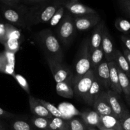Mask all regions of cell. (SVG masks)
<instances>
[{
    "mask_svg": "<svg viewBox=\"0 0 130 130\" xmlns=\"http://www.w3.org/2000/svg\"><path fill=\"white\" fill-rule=\"evenodd\" d=\"M15 53L4 52L0 53V72L14 76L15 75Z\"/></svg>",
    "mask_w": 130,
    "mask_h": 130,
    "instance_id": "cell-12",
    "label": "cell"
},
{
    "mask_svg": "<svg viewBox=\"0 0 130 130\" xmlns=\"http://www.w3.org/2000/svg\"><path fill=\"white\" fill-rule=\"evenodd\" d=\"M91 69L90 58V50H89V39H84L79 52L76 63L75 66V71L73 72L72 83L76 81L87 73Z\"/></svg>",
    "mask_w": 130,
    "mask_h": 130,
    "instance_id": "cell-5",
    "label": "cell"
},
{
    "mask_svg": "<svg viewBox=\"0 0 130 130\" xmlns=\"http://www.w3.org/2000/svg\"><path fill=\"white\" fill-rule=\"evenodd\" d=\"M7 41V29L6 24L0 23V43L5 45Z\"/></svg>",
    "mask_w": 130,
    "mask_h": 130,
    "instance_id": "cell-37",
    "label": "cell"
},
{
    "mask_svg": "<svg viewBox=\"0 0 130 130\" xmlns=\"http://www.w3.org/2000/svg\"><path fill=\"white\" fill-rule=\"evenodd\" d=\"M94 78V71L90 69L87 73L78 79L76 81L72 83L75 95L80 99H84L90 89Z\"/></svg>",
    "mask_w": 130,
    "mask_h": 130,
    "instance_id": "cell-7",
    "label": "cell"
},
{
    "mask_svg": "<svg viewBox=\"0 0 130 130\" xmlns=\"http://www.w3.org/2000/svg\"><path fill=\"white\" fill-rule=\"evenodd\" d=\"M80 117L87 126L98 128L100 125V115L94 110H85L80 113Z\"/></svg>",
    "mask_w": 130,
    "mask_h": 130,
    "instance_id": "cell-19",
    "label": "cell"
},
{
    "mask_svg": "<svg viewBox=\"0 0 130 130\" xmlns=\"http://www.w3.org/2000/svg\"><path fill=\"white\" fill-rule=\"evenodd\" d=\"M29 104L31 112L35 116L42 117L49 119L53 118L52 114L40 102L38 99H36L31 95L29 96Z\"/></svg>",
    "mask_w": 130,
    "mask_h": 130,
    "instance_id": "cell-15",
    "label": "cell"
},
{
    "mask_svg": "<svg viewBox=\"0 0 130 130\" xmlns=\"http://www.w3.org/2000/svg\"><path fill=\"white\" fill-rule=\"evenodd\" d=\"M100 125L108 129L122 130L119 120L113 116H100Z\"/></svg>",
    "mask_w": 130,
    "mask_h": 130,
    "instance_id": "cell-22",
    "label": "cell"
},
{
    "mask_svg": "<svg viewBox=\"0 0 130 130\" xmlns=\"http://www.w3.org/2000/svg\"><path fill=\"white\" fill-rule=\"evenodd\" d=\"M68 130H87V126L84 123L80 118H73L68 120Z\"/></svg>",
    "mask_w": 130,
    "mask_h": 130,
    "instance_id": "cell-29",
    "label": "cell"
},
{
    "mask_svg": "<svg viewBox=\"0 0 130 130\" xmlns=\"http://www.w3.org/2000/svg\"><path fill=\"white\" fill-rule=\"evenodd\" d=\"M121 10L130 18V0H117Z\"/></svg>",
    "mask_w": 130,
    "mask_h": 130,
    "instance_id": "cell-36",
    "label": "cell"
},
{
    "mask_svg": "<svg viewBox=\"0 0 130 130\" xmlns=\"http://www.w3.org/2000/svg\"><path fill=\"white\" fill-rule=\"evenodd\" d=\"M11 128L12 130H35L31 123L19 119L11 122Z\"/></svg>",
    "mask_w": 130,
    "mask_h": 130,
    "instance_id": "cell-31",
    "label": "cell"
},
{
    "mask_svg": "<svg viewBox=\"0 0 130 130\" xmlns=\"http://www.w3.org/2000/svg\"><path fill=\"white\" fill-rule=\"evenodd\" d=\"M6 29H7V39H17L20 40L21 34L19 29H18L15 25L6 23Z\"/></svg>",
    "mask_w": 130,
    "mask_h": 130,
    "instance_id": "cell-33",
    "label": "cell"
},
{
    "mask_svg": "<svg viewBox=\"0 0 130 130\" xmlns=\"http://www.w3.org/2000/svg\"><path fill=\"white\" fill-rule=\"evenodd\" d=\"M65 1L66 0L49 1L29 7L26 17V29H29L33 25L37 24L48 22Z\"/></svg>",
    "mask_w": 130,
    "mask_h": 130,
    "instance_id": "cell-1",
    "label": "cell"
},
{
    "mask_svg": "<svg viewBox=\"0 0 130 130\" xmlns=\"http://www.w3.org/2000/svg\"><path fill=\"white\" fill-rule=\"evenodd\" d=\"M3 4L10 6H15L21 3L20 0H0Z\"/></svg>",
    "mask_w": 130,
    "mask_h": 130,
    "instance_id": "cell-41",
    "label": "cell"
},
{
    "mask_svg": "<svg viewBox=\"0 0 130 130\" xmlns=\"http://www.w3.org/2000/svg\"><path fill=\"white\" fill-rule=\"evenodd\" d=\"M123 54H124V55L126 57V59L127 60V61H128L129 63V65H130V52H129L128 50H127L126 48H124Z\"/></svg>",
    "mask_w": 130,
    "mask_h": 130,
    "instance_id": "cell-42",
    "label": "cell"
},
{
    "mask_svg": "<svg viewBox=\"0 0 130 130\" xmlns=\"http://www.w3.org/2000/svg\"><path fill=\"white\" fill-rule=\"evenodd\" d=\"M105 26V21L101 20V21L94 27L90 39H89L90 52L101 46L102 37H103V32Z\"/></svg>",
    "mask_w": 130,
    "mask_h": 130,
    "instance_id": "cell-16",
    "label": "cell"
},
{
    "mask_svg": "<svg viewBox=\"0 0 130 130\" xmlns=\"http://www.w3.org/2000/svg\"><path fill=\"white\" fill-rule=\"evenodd\" d=\"M94 71L95 77L103 85L104 88L107 89V90H110V71L108 62L106 60L103 61Z\"/></svg>",
    "mask_w": 130,
    "mask_h": 130,
    "instance_id": "cell-14",
    "label": "cell"
},
{
    "mask_svg": "<svg viewBox=\"0 0 130 130\" xmlns=\"http://www.w3.org/2000/svg\"><path fill=\"white\" fill-rule=\"evenodd\" d=\"M110 71V90L117 93L121 95L122 91L119 85L118 71H117V64L114 61L108 62Z\"/></svg>",
    "mask_w": 130,
    "mask_h": 130,
    "instance_id": "cell-18",
    "label": "cell"
},
{
    "mask_svg": "<svg viewBox=\"0 0 130 130\" xmlns=\"http://www.w3.org/2000/svg\"><path fill=\"white\" fill-rule=\"evenodd\" d=\"M104 53L101 47L93 50L90 52V64H91V69L94 70L102 62H103Z\"/></svg>",
    "mask_w": 130,
    "mask_h": 130,
    "instance_id": "cell-24",
    "label": "cell"
},
{
    "mask_svg": "<svg viewBox=\"0 0 130 130\" xmlns=\"http://www.w3.org/2000/svg\"><path fill=\"white\" fill-rule=\"evenodd\" d=\"M73 20L76 30L86 31L95 27L101 21V17L96 13L81 16H73Z\"/></svg>",
    "mask_w": 130,
    "mask_h": 130,
    "instance_id": "cell-8",
    "label": "cell"
},
{
    "mask_svg": "<svg viewBox=\"0 0 130 130\" xmlns=\"http://www.w3.org/2000/svg\"><path fill=\"white\" fill-rule=\"evenodd\" d=\"M125 99H126V102L127 103V104H128V105L130 107V97L125 98Z\"/></svg>",
    "mask_w": 130,
    "mask_h": 130,
    "instance_id": "cell-45",
    "label": "cell"
},
{
    "mask_svg": "<svg viewBox=\"0 0 130 130\" xmlns=\"http://www.w3.org/2000/svg\"><path fill=\"white\" fill-rule=\"evenodd\" d=\"M108 102L115 118L119 120L128 110L121 99V95L112 90H107Z\"/></svg>",
    "mask_w": 130,
    "mask_h": 130,
    "instance_id": "cell-9",
    "label": "cell"
},
{
    "mask_svg": "<svg viewBox=\"0 0 130 130\" xmlns=\"http://www.w3.org/2000/svg\"><path fill=\"white\" fill-rule=\"evenodd\" d=\"M0 20H1V18H0Z\"/></svg>",
    "mask_w": 130,
    "mask_h": 130,
    "instance_id": "cell-49",
    "label": "cell"
},
{
    "mask_svg": "<svg viewBox=\"0 0 130 130\" xmlns=\"http://www.w3.org/2000/svg\"><path fill=\"white\" fill-rule=\"evenodd\" d=\"M73 16L66 11L62 20L56 28V36L64 46H68L73 39L76 33Z\"/></svg>",
    "mask_w": 130,
    "mask_h": 130,
    "instance_id": "cell-4",
    "label": "cell"
},
{
    "mask_svg": "<svg viewBox=\"0 0 130 130\" xmlns=\"http://www.w3.org/2000/svg\"><path fill=\"white\" fill-rule=\"evenodd\" d=\"M29 7L23 4L15 6H10L2 4L1 11L3 17L10 24L26 29V17Z\"/></svg>",
    "mask_w": 130,
    "mask_h": 130,
    "instance_id": "cell-3",
    "label": "cell"
},
{
    "mask_svg": "<svg viewBox=\"0 0 130 130\" xmlns=\"http://www.w3.org/2000/svg\"><path fill=\"white\" fill-rule=\"evenodd\" d=\"M48 130H68V121L66 119L53 117L50 119Z\"/></svg>",
    "mask_w": 130,
    "mask_h": 130,
    "instance_id": "cell-25",
    "label": "cell"
},
{
    "mask_svg": "<svg viewBox=\"0 0 130 130\" xmlns=\"http://www.w3.org/2000/svg\"><path fill=\"white\" fill-rule=\"evenodd\" d=\"M58 1V0H50V1Z\"/></svg>",
    "mask_w": 130,
    "mask_h": 130,
    "instance_id": "cell-47",
    "label": "cell"
},
{
    "mask_svg": "<svg viewBox=\"0 0 130 130\" xmlns=\"http://www.w3.org/2000/svg\"><path fill=\"white\" fill-rule=\"evenodd\" d=\"M31 124L34 129L39 130H48L50 119L33 116L31 119Z\"/></svg>",
    "mask_w": 130,
    "mask_h": 130,
    "instance_id": "cell-26",
    "label": "cell"
},
{
    "mask_svg": "<svg viewBox=\"0 0 130 130\" xmlns=\"http://www.w3.org/2000/svg\"><path fill=\"white\" fill-rule=\"evenodd\" d=\"M36 39L45 52V57L62 62L64 53L56 35L48 29H43L36 34Z\"/></svg>",
    "mask_w": 130,
    "mask_h": 130,
    "instance_id": "cell-2",
    "label": "cell"
},
{
    "mask_svg": "<svg viewBox=\"0 0 130 130\" xmlns=\"http://www.w3.org/2000/svg\"><path fill=\"white\" fill-rule=\"evenodd\" d=\"M66 11V8H65L64 3L57 9V10L56 11V12L55 13L54 15H53V17H52L51 20L48 22L50 25V26L54 27L58 25V24L61 22L62 17H63Z\"/></svg>",
    "mask_w": 130,
    "mask_h": 130,
    "instance_id": "cell-30",
    "label": "cell"
},
{
    "mask_svg": "<svg viewBox=\"0 0 130 130\" xmlns=\"http://www.w3.org/2000/svg\"><path fill=\"white\" fill-rule=\"evenodd\" d=\"M121 39L126 47V49L130 52V37L126 35H122L121 36Z\"/></svg>",
    "mask_w": 130,
    "mask_h": 130,
    "instance_id": "cell-38",
    "label": "cell"
},
{
    "mask_svg": "<svg viewBox=\"0 0 130 130\" xmlns=\"http://www.w3.org/2000/svg\"><path fill=\"white\" fill-rule=\"evenodd\" d=\"M113 61L116 63L117 66L127 75L130 79V65L126 57L123 53L119 50L115 49L114 54Z\"/></svg>",
    "mask_w": 130,
    "mask_h": 130,
    "instance_id": "cell-20",
    "label": "cell"
},
{
    "mask_svg": "<svg viewBox=\"0 0 130 130\" xmlns=\"http://www.w3.org/2000/svg\"><path fill=\"white\" fill-rule=\"evenodd\" d=\"M98 129L99 130H114V129H108V128H106L105 127L102 126L101 125H99V126L98 127Z\"/></svg>",
    "mask_w": 130,
    "mask_h": 130,
    "instance_id": "cell-43",
    "label": "cell"
},
{
    "mask_svg": "<svg viewBox=\"0 0 130 130\" xmlns=\"http://www.w3.org/2000/svg\"><path fill=\"white\" fill-rule=\"evenodd\" d=\"M45 57L56 83L62 82L72 83L73 72L67 65L63 62H60L49 57Z\"/></svg>",
    "mask_w": 130,
    "mask_h": 130,
    "instance_id": "cell-6",
    "label": "cell"
},
{
    "mask_svg": "<svg viewBox=\"0 0 130 130\" xmlns=\"http://www.w3.org/2000/svg\"><path fill=\"white\" fill-rule=\"evenodd\" d=\"M14 77L15 78V79L16 80L17 82L18 83V84L20 85V87H21L27 93L29 94V95H30V90H29V84H28V81H26L25 77H23L22 75L16 74H15V75L14 76Z\"/></svg>",
    "mask_w": 130,
    "mask_h": 130,
    "instance_id": "cell-34",
    "label": "cell"
},
{
    "mask_svg": "<svg viewBox=\"0 0 130 130\" xmlns=\"http://www.w3.org/2000/svg\"><path fill=\"white\" fill-rule=\"evenodd\" d=\"M87 130H99L98 128L96 127H93V126H87Z\"/></svg>",
    "mask_w": 130,
    "mask_h": 130,
    "instance_id": "cell-44",
    "label": "cell"
},
{
    "mask_svg": "<svg viewBox=\"0 0 130 130\" xmlns=\"http://www.w3.org/2000/svg\"><path fill=\"white\" fill-rule=\"evenodd\" d=\"M93 107L100 116H115L108 102L107 91H101L93 104Z\"/></svg>",
    "mask_w": 130,
    "mask_h": 130,
    "instance_id": "cell-11",
    "label": "cell"
},
{
    "mask_svg": "<svg viewBox=\"0 0 130 130\" xmlns=\"http://www.w3.org/2000/svg\"><path fill=\"white\" fill-rule=\"evenodd\" d=\"M122 130H130V112L127 110L119 119Z\"/></svg>",
    "mask_w": 130,
    "mask_h": 130,
    "instance_id": "cell-35",
    "label": "cell"
},
{
    "mask_svg": "<svg viewBox=\"0 0 130 130\" xmlns=\"http://www.w3.org/2000/svg\"><path fill=\"white\" fill-rule=\"evenodd\" d=\"M103 88H104L103 85L101 84V83L95 77L90 89L88 91L87 93L86 94L84 99H83L84 101L87 105L93 107V104H94V101L97 99V97L99 96V95L101 93V91H104V90H102Z\"/></svg>",
    "mask_w": 130,
    "mask_h": 130,
    "instance_id": "cell-17",
    "label": "cell"
},
{
    "mask_svg": "<svg viewBox=\"0 0 130 130\" xmlns=\"http://www.w3.org/2000/svg\"><path fill=\"white\" fill-rule=\"evenodd\" d=\"M64 6L66 11L70 12L73 16H81L97 13L93 8L81 3L76 0H66Z\"/></svg>",
    "mask_w": 130,
    "mask_h": 130,
    "instance_id": "cell-10",
    "label": "cell"
},
{
    "mask_svg": "<svg viewBox=\"0 0 130 130\" xmlns=\"http://www.w3.org/2000/svg\"><path fill=\"white\" fill-rule=\"evenodd\" d=\"M101 47L103 51L106 60L108 62L113 61L115 49L113 46V41L106 25L103 29Z\"/></svg>",
    "mask_w": 130,
    "mask_h": 130,
    "instance_id": "cell-13",
    "label": "cell"
},
{
    "mask_svg": "<svg viewBox=\"0 0 130 130\" xmlns=\"http://www.w3.org/2000/svg\"><path fill=\"white\" fill-rule=\"evenodd\" d=\"M76 1H79V0H76Z\"/></svg>",
    "mask_w": 130,
    "mask_h": 130,
    "instance_id": "cell-48",
    "label": "cell"
},
{
    "mask_svg": "<svg viewBox=\"0 0 130 130\" xmlns=\"http://www.w3.org/2000/svg\"><path fill=\"white\" fill-rule=\"evenodd\" d=\"M4 46L5 51L15 53L20 48V42L19 39H8Z\"/></svg>",
    "mask_w": 130,
    "mask_h": 130,
    "instance_id": "cell-32",
    "label": "cell"
},
{
    "mask_svg": "<svg viewBox=\"0 0 130 130\" xmlns=\"http://www.w3.org/2000/svg\"><path fill=\"white\" fill-rule=\"evenodd\" d=\"M115 27L119 31L125 35L130 34V22L123 18H117L115 21Z\"/></svg>",
    "mask_w": 130,
    "mask_h": 130,
    "instance_id": "cell-27",
    "label": "cell"
},
{
    "mask_svg": "<svg viewBox=\"0 0 130 130\" xmlns=\"http://www.w3.org/2000/svg\"><path fill=\"white\" fill-rule=\"evenodd\" d=\"M20 1H21V3L27 4V5H38V4L48 2L50 0H20Z\"/></svg>",
    "mask_w": 130,
    "mask_h": 130,
    "instance_id": "cell-39",
    "label": "cell"
},
{
    "mask_svg": "<svg viewBox=\"0 0 130 130\" xmlns=\"http://www.w3.org/2000/svg\"><path fill=\"white\" fill-rule=\"evenodd\" d=\"M14 117H15V115L14 114L0 108V118H4V119H11V118H14Z\"/></svg>",
    "mask_w": 130,
    "mask_h": 130,
    "instance_id": "cell-40",
    "label": "cell"
},
{
    "mask_svg": "<svg viewBox=\"0 0 130 130\" xmlns=\"http://www.w3.org/2000/svg\"><path fill=\"white\" fill-rule=\"evenodd\" d=\"M40 102L47 109V110L52 114V116L53 117H56V118H62V119H65V117L64 116L63 114H62L61 111L56 107V106L53 105V104H50V102L45 101L44 100H42V99H39Z\"/></svg>",
    "mask_w": 130,
    "mask_h": 130,
    "instance_id": "cell-28",
    "label": "cell"
},
{
    "mask_svg": "<svg viewBox=\"0 0 130 130\" xmlns=\"http://www.w3.org/2000/svg\"><path fill=\"white\" fill-rule=\"evenodd\" d=\"M118 71L119 85L125 98L130 97V79L128 76L117 66Z\"/></svg>",
    "mask_w": 130,
    "mask_h": 130,
    "instance_id": "cell-23",
    "label": "cell"
},
{
    "mask_svg": "<svg viewBox=\"0 0 130 130\" xmlns=\"http://www.w3.org/2000/svg\"><path fill=\"white\" fill-rule=\"evenodd\" d=\"M56 92L59 96L66 99H72L75 95L72 83L62 82L56 83Z\"/></svg>",
    "mask_w": 130,
    "mask_h": 130,
    "instance_id": "cell-21",
    "label": "cell"
},
{
    "mask_svg": "<svg viewBox=\"0 0 130 130\" xmlns=\"http://www.w3.org/2000/svg\"><path fill=\"white\" fill-rule=\"evenodd\" d=\"M0 130H5V126H4L1 123H0Z\"/></svg>",
    "mask_w": 130,
    "mask_h": 130,
    "instance_id": "cell-46",
    "label": "cell"
}]
</instances>
